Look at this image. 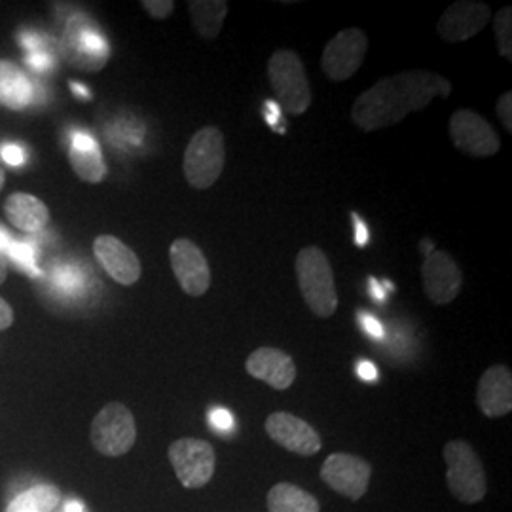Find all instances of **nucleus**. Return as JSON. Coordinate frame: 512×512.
<instances>
[{"instance_id":"f257e3e1","label":"nucleus","mask_w":512,"mask_h":512,"mask_svg":"<svg viewBox=\"0 0 512 512\" xmlns=\"http://www.w3.org/2000/svg\"><path fill=\"white\" fill-rule=\"evenodd\" d=\"M452 82L429 71H403L380 78L351 105V120L363 131H378L403 122L433 103L435 97H448Z\"/></svg>"},{"instance_id":"f03ea898","label":"nucleus","mask_w":512,"mask_h":512,"mask_svg":"<svg viewBox=\"0 0 512 512\" xmlns=\"http://www.w3.org/2000/svg\"><path fill=\"white\" fill-rule=\"evenodd\" d=\"M296 279L302 298L311 313L319 319H329L338 310V291L329 256L323 249L310 245L296 255Z\"/></svg>"},{"instance_id":"7ed1b4c3","label":"nucleus","mask_w":512,"mask_h":512,"mask_svg":"<svg viewBox=\"0 0 512 512\" xmlns=\"http://www.w3.org/2000/svg\"><path fill=\"white\" fill-rule=\"evenodd\" d=\"M442 458L446 461V484L459 503L475 505L488 494V478L475 448L465 440H450Z\"/></svg>"},{"instance_id":"20e7f679","label":"nucleus","mask_w":512,"mask_h":512,"mask_svg":"<svg viewBox=\"0 0 512 512\" xmlns=\"http://www.w3.org/2000/svg\"><path fill=\"white\" fill-rule=\"evenodd\" d=\"M226 164V143L217 126L198 129L186 145L183 173L186 183L196 190H209L217 183Z\"/></svg>"},{"instance_id":"39448f33","label":"nucleus","mask_w":512,"mask_h":512,"mask_svg":"<svg viewBox=\"0 0 512 512\" xmlns=\"http://www.w3.org/2000/svg\"><path fill=\"white\" fill-rule=\"evenodd\" d=\"M268 80L279 109L302 116L311 107V90L304 63L293 50H277L268 61Z\"/></svg>"},{"instance_id":"423d86ee","label":"nucleus","mask_w":512,"mask_h":512,"mask_svg":"<svg viewBox=\"0 0 512 512\" xmlns=\"http://www.w3.org/2000/svg\"><path fill=\"white\" fill-rule=\"evenodd\" d=\"M93 448L107 458L126 456L137 442V423L126 404H105L90 427Z\"/></svg>"},{"instance_id":"0eeeda50","label":"nucleus","mask_w":512,"mask_h":512,"mask_svg":"<svg viewBox=\"0 0 512 512\" xmlns=\"http://www.w3.org/2000/svg\"><path fill=\"white\" fill-rule=\"evenodd\" d=\"M167 458L186 490L205 488L217 471V452L207 440L177 439L167 448Z\"/></svg>"},{"instance_id":"6e6552de","label":"nucleus","mask_w":512,"mask_h":512,"mask_svg":"<svg viewBox=\"0 0 512 512\" xmlns=\"http://www.w3.org/2000/svg\"><path fill=\"white\" fill-rule=\"evenodd\" d=\"M368 37L363 29L349 27L330 38L321 54V69L332 82H346L363 67Z\"/></svg>"},{"instance_id":"1a4fd4ad","label":"nucleus","mask_w":512,"mask_h":512,"mask_svg":"<svg viewBox=\"0 0 512 512\" xmlns=\"http://www.w3.org/2000/svg\"><path fill=\"white\" fill-rule=\"evenodd\" d=\"M450 137L459 152L473 158H490L501 148L492 124L471 109H459L450 118Z\"/></svg>"},{"instance_id":"9d476101","label":"nucleus","mask_w":512,"mask_h":512,"mask_svg":"<svg viewBox=\"0 0 512 512\" xmlns=\"http://www.w3.org/2000/svg\"><path fill=\"white\" fill-rule=\"evenodd\" d=\"M372 478V465L366 459L348 452L330 454L321 465V480L332 492L359 501L368 492Z\"/></svg>"},{"instance_id":"9b49d317","label":"nucleus","mask_w":512,"mask_h":512,"mask_svg":"<svg viewBox=\"0 0 512 512\" xmlns=\"http://www.w3.org/2000/svg\"><path fill=\"white\" fill-rule=\"evenodd\" d=\"M171 270L181 289L192 298H200L211 287V268L202 249L190 239H175L169 247Z\"/></svg>"},{"instance_id":"f8f14e48","label":"nucleus","mask_w":512,"mask_h":512,"mask_svg":"<svg viewBox=\"0 0 512 512\" xmlns=\"http://www.w3.org/2000/svg\"><path fill=\"white\" fill-rule=\"evenodd\" d=\"M421 281L425 296L437 306H446L452 304L461 293L463 274L450 253L433 251L423 260Z\"/></svg>"},{"instance_id":"ddd939ff","label":"nucleus","mask_w":512,"mask_h":512,"mask_svg":"<svg viewBox=\"0 0 512 512\" xmlns=\"http://www.w3.org/2000/svg\"><path fill=\"white\" fill-rule=\"evenodd\" d=\"M264 429L275 444L302 458H311L319 454L323 448V440L315 431V427H311L308 421L294 416L291 412L270 414L266 418Z\"/></svg>"},{"instance_id":"4468645a","label":"nucleus","mask_w":512,"mask_h":512,"mask_svg":"<svg viewBox=\"0 0 512 512\" xmlns=\"http://www.w3.org/2000/svg\"><path fill=\"white\" fill-rule=\"evenodd\" d=\"M492 10L486 2L458 0L444 10L437 23V33L444 42L459 44L476 37L490 23Z\"/></svg>"},{"instance_id":"2eb2a0df","label":"nucleus","mask_w":512,"mask_h":512,"mask_svg":"<svg viewBox=\"0 0 512 512\" xmlns=\"http://www.w3.org/2000/svg\"><path fill=\"white\" fill-rule=\"evenodd\" d=\"M93 255L101 264V268L118 285L131 287L141 279V274H143L141 260L122 239L110 236V234L97 236L93 241Z\"/></svg>"},{"instance_id":"dca6fc26","label":"nucleus","mask_w":512,"mask_h":512,"mask_svg":"<svg viewBox=\"0 0 512 512\" xmlns=\"http://www.w3.org/2000/svg\"><path fill=\"white\" fill-rule=\"evenodd\" d=\"M67 50L82 71H101L109 61V42L88 21H73L67 29Z\"/></svg>"},{"instance_id":"f3484780","label":"nucleus","mask_w":512,"mask_h":512,"mask_svg":"<svg viewBox=\"0 0 512 512\" xmlns=\"http://www.w3.org/2000/svg\"><path fill=\"white\" fill-rule=\"evenodd\" d=\"M245 370L251 378L270 385L275 391H285L296 380V363L289 353L283 349L258 348L247 357Z\"/></svg>"},{"instance_id":"a211bd4d","label":"nucleus","mask_w":512,"mask_h":512,"mask_svg":"<svg viewBox=\"0 0 512 512\" xmlns=\"http://www.w3.org/2000/svg\"><path fill=\"white\" fill-rule=\"evenodd\" d=\"M476 404L480 412L495 420L512 412V372L509 366H490L478 380Z\"/></svg>"},{"instance_id":"6ab92c4d","label":"nucleus","mask_w":512,"mask_h":512,"mask_svg":"<svg viewBox=\"0 0 512 512\" xmlns=\"http://www.w3.org/2000/svg\"><path fill=\"white\" fill-rule=\"evenodd\" d=\"M6 220L23 234H38L50 222L48 205L27 192H14L4 202Z\"/></svg>"},{"instance_id":"aec40b11","label":"nucleus","mask_w":512,"mask_h":512,"mask_svg":"<svg viewBox=\"0 0 512 512\" xmlns=\"http://www.w3.org/2000/svg\"><path fill=\"white\" fill-rule=\"evenodd\" d=\"M69 162L76 177L84 183L99 184L107 179L109 169L103 160V154L95 139L88 133H74Z\"/></svg>"},{"instance_id":"412c9836","label":"nucleus","mask_w":512,"mask_h":512,"mask_svg":"<svg viewBox=\"0 0 512 512\" xmlns=\"http://www.w3.org/2000/svg\"><path fill=\"white\" fill-rule=\"evenodd\" d=\"M33 84L16 63L0 59V105L6 109L23 110L33 103Z\"/></svg>"},{"instance_id":"4be33fe9","label":"nucleus","mask_w":512,"mask_h":512,"mask_svg":"<svg viewBox=\"0 0 512 512\" xmlns=\"http://www.w3.org/2000/svg\"><path fill=\"white\" fill-rule=\"evenodd\" d=\"M268 512H319L321 505L315 495L293 482H277L266 495Z\"/></svg>"},{"instance_id":"5701e85b","label":"nucleus","mask_w":512,"mask_h":512,"mask_svg":"<svg viewBox=\"0 0 512 512\" xmlns=\"http://www.w3.org/2000/svg\"><path fill=\"white\" fill-rule=\"evenodd\" d=\"M188 10L192 16L194 29L205 40H213L220 35L224 19L228 16L226 0H190Z\"/></svg>"},{"instance_id":"b1692460","label":"nucleus","mask_w":512,"mask_h":512,"mask_svg":"<svg viewBox=\"0 0 512 512\" xmlns=\"http://www.w3.org/2000/svg\"><path fill=\"white\" fill-rule=\"evenodd\" d=\"M61 503V490L54 484H37L12 499L6 512H52Z\"/></svg>"},{"instance_id":"393cba45","label":"nucleus","mask_w":512,"mask_h":512,"mask_svg":"<svg viewBox=\"0 0 512 512\" xmlns=\"http://www.w3.org/2000/svg\"><path fill=\"white\" fill-rule=\"evenodd\" d=\"M494 33L499 55L512 61V6L501 8L494 16Z\"/></svg>"},{"instance_id":"a878e982","label":"nucleus","mask_w":512,"mask_h":512,"mask_svg":"<svg viewBox=\"0 0 512 512\" xmlns=\"http://www.w3.org/2000/svg\"><path fill=\"white\" fill-rule=\"evenodd\" d=\"M8 253L12 256V260L18 264L19 268L27 270L29 274H38L37 264H35V253H33V247H29L27 243H10V249Z\"/></svg>"},{"instance_id":"bb28decb","label":"nucleus","mask_w":512,"mask_h":512,"mask_svg":"<svg viewBox=\"0 0 512 512\" xmlns=\"http://www.w3.org/2000/svg\"><path fill=\"white\" fill-rule=\"evenodd\" d=\"M141 6L145 8L148 16L154 19H167L175 12L173 0H143Z\"/></svg>"},{"instance_id":"cd10ccee","label":"nucleus","mask_w":512,"mask_h":512,"mask_svg":"<svg viewBox=\"0 0 512 512\" xmlns=\"http://www.w3.org/2000/svg\"><path fill=\"white\" fill-rule=\"evenodd\" d=\"M497 116L507 129V133H512V92H505L499 95L497 99Z\"/></svg>"},{"instance_id":"c85d7f7f","label":"nucleus","mask_w":512,"mask_h":512,"mask_svg":"<svg viewBox=\"0 0 512 512\" xmlns=\"http://www.w3.org/2000/svg\"><path fill=\"white\" fill-rule=\"evenodd\" d=\"M0 154H2V160L6 164L14 165V167L25 162V152L18 145H6V147L0 148Z\"/></svg>"},{"instance_id":"c756f323","label":"nucleus","mask_w":512,"mask_h":512,"mask_svg":"<svg viewBox=\"0 0 512 512\" xmlns=\"http://www.w3.org/2000/svg\"><path fill=\"white\" fill-rule=\"evenodd\" d=\"M211 423L220 431H230L234 427V416L224 408H217L211 412Z\"/></svg>"},{"instance_id":"7c9ffc66","label":"nucleus","mask_w":512,"mask_h":512,"mask_svg":"<svg viewBox=\"0 0 512 512\" xmlns=\"http://www.w3.org/2000/svg\"><path fill=\"white\" fill-rule=\"evenodd\" d=\"M264 114H266V120H268V124L274 128V131H279V128L283 126L279 105L274 103V101H268V103L264 105Z\"/></svg>"},{"instance_id":"2f4dec72","label":"nucleus","mask_w":512,"mask_h":512,"mask_svg":"<svg viewBox=\"0 0 512 512\" xmlns=\"http://www.w3.org/2000/svg\"><path fill=\"white\" fill-rule=\"evenodd\" d=\"M351 220H353V226H355V243H357V247H365L366 243H368V228H366L365 222L357 213H351Z\"/></svg>"},{"instance_id":"473e14b6","label":"nucleus","mask_w":512,"mask_h":512,"mask_svg":"<svg viewBox=\"0 0 512 512\" xmlns=\"http://www.w3.org/2000/svg\"><path fill=\"white\" fill-rule=\"evenodd\" d=\"M14 325V310L12 306L0 296V332L8 330Z\"/></svg>"},{"instance_id":"72a5a7b5","label":"nucleus","mask_w":512,"mask_h":512,"mask_svg":"<svg viewBox=\"0 0 512 512\" xmlns=\"http://www.w3.org/2000/svg\"><path fill=\"white\" fill-rule=\"evenodd\" d=\"M359 319H361L363 327H365L366 332H368L370 336H374V338H382V336H384V327H382V325H380L372 315L361 313V315H359Z\"/></svg>"},{"instance_id":"f704fd0d","label":"nucleus","mask_w":512,"mask_h":512,"mask_svg":"<svg viewBox=\"0 0 512 512\" xmlns=\"http://www.w3.org/2000/svg\"><path fill=\"white\" fill-rule=\"evenodd\" d=\"M27 63L37 71H46L50 67V57L42 52H33L27 57Z\"/></svg>"},{"instance_id":"c9c22d12","label":"nucleus","mask_w":512,"mask_h":512,"mask_svg":"<svg viewBox=\"0 0 512 512\" xmlns=\"http://www.w3.org/2000/svg\"><path fill=\"white\" fill-rule=\"evenodd\" d=\"M357 374L363 378V380H376V376H378V372H376V366L372 365V363H368V361H361L359 365H357Z\"/></svg>"},{"instance_id":"e433bc0d","label":"nucleus","mask_w":512,"mask_h":512,"mask_svg":"<svg viewBox=\"0 0 512 512\" xmlns=\"http://www.w3.org/2000/svg\"><path fill=\"white\" fill-rule=\"evenodd\" d=\"M370 293L374 298H378V300H384L385 291L384 285H380L376 279H370Z\"/></svg>"},{"instance_id":"4c0bfd02","label":"nucleus","mask_w":512,"mask_h":512,"mask_svg":"<svg viewBox=\"0 0 512 512\" xmlns=\"http://www.w3.org/2000/svg\"><path fill=\"white\" fill-rule=\"evenodd\" d=\"M71 88H73V92L82 99V101H88L90 99V90H86L82 84H78V82H71Z\"/></svg>"},{"instance_id":"58836bf2","label":"nucleus","mask_w":512,"mask_h":512,"mask_svg":"<svg viewBox=\"0 0 512 512\" xmlns=\"http://www.w3.org/2000/svg\"><path fill=\"white\" fill-rule=\"evenodd\" d=\"M421 253H423V256H429L431 255V253H433V251H437V249H435V245H433V241H431V239H423V241H421Z\"/></svg>"},{"instance_id":"ea45409f","label":"nucleus","mask_w":512,"mask_h":512,"mask_svg":"<svg viewBox=\"0 0 512 512\" xmlns=\"http://www.w3.org/2000/svg\"><path fill=\"white\" fill-rule=\"evenodd\" d=\"M10 249V239H8V234L0 228V255H2V251H8Z\"/></svg>"},{"instance_id":"a19ab883","label":"nucleus","mask_w":512,"mask_h":512,"mask_svg":"<svg viewBox=\"0 0 512 512\" xmlns=\"http://www.w3.org/2000/svg\"><path fill=\"white\" fill-rule=\"evenodd\" d=\"M8 277V264H6V258L0 255V285L6 281Z\"/></svg>"},{"instance_id":"79ce46f5","label":"nucleus","mask_w":512,"mask_h":512,"mask_svg":"<svg viewBox=\"0 0 512 512\" xmlns=\"http://www.w3.org/2000/svg\"><path fill=\"white\" fill-rule=\"evenodd\" d=\"M63 512H84V509H82V505H80L78 501H69V503L65 505V511Z\"/></svg>"},{"instance_id":"37998d69","label":"nucleus","mask_w":512,"mask_h":512,"mask_svg":"<svg viewBox=\"0 0 512 512\" xmlns=\"http://www.w3.org/2000/svg\"><path fill=\"white\" fill-rule=\"evenodd\" d=\"M4 183H6V175H4V171L0 169V190L4 188Z\"/></svg>"}]
</instances>
